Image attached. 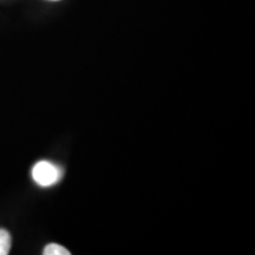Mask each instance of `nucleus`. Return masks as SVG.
I'll return each mask as SVG.
<instances>
[{"mask_svg":"<svg viewBox=\"0 0 255 255\" xmlns=\"http://www.w3.org/2000/svg\"><path fill=\"white\" fill-rule=\"evenodd\" d=\"M63 176V171L51 162L40 161L32 169V178L41 187H50L56 184Z\"/></svg>","mask_w":255,"mask_h":255,"instance_id":"obj_1","label":"nucleus"},{"mask_svg":"<svg viewBox=\"0 0 255 255\" xmlns=\"http://www.w3.org/2000/svg\"><path fill=\"white\" fill-rule=\"evenodd\" d=\"M11 250V235L5 229H0V255H7Z\"/></svg>","mask_w":255,"mask_h":255,"instance_id":"obj_2","label":"nucleus"},{"mask_svg":"<svg viewBox=\"0 0 255 255\" xmlns=\"http://www.w3.org/2000/svg\"><path fill=\"white\" fill-rule=\"evenodd\" d=\"M44 255H70V252L65 247L58 244H50L44 248Z\"/></svg>","mask_w":255,"mask_h":255,"instance_id":"obj_3","label":"nucleus"},{"mask_svg":"<svg viewBox=\"0 0 255 255\" xmlns=\"http://www.w3.org/2000/svg\"><path fill=\"white\" fill-rule=\"evenodd\" d=\"M52 1H57V0H52Z\"/></svg>","mask_w":255,"mask_h":255,"instance_id":"obj_4","label":"nucleus"}]
</instances>
